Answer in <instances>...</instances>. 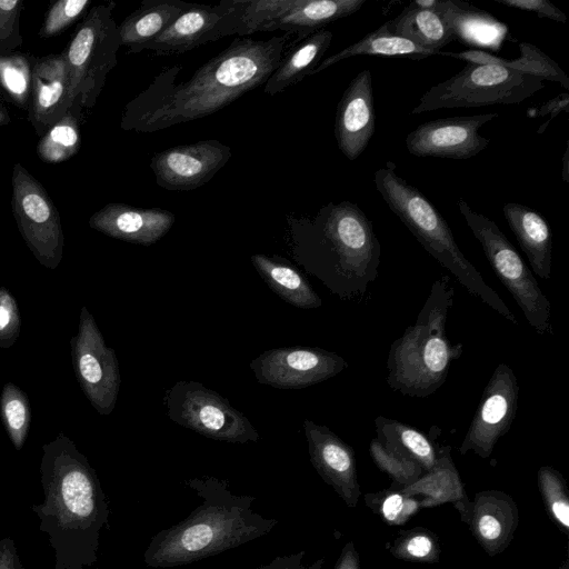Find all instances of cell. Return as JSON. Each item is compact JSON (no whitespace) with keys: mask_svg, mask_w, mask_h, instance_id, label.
I'll return each instance as SVG.
<instances>
[{"mask_svg":"<svg viewBox=\"0 0 569 569\" xmlns=\"http://www.w3.org/2000/svg\"><path fill=\"white\" fill-rule=\"evenodd\" d=\"M289 36L237 38L192 77L176 83L180 66L162 70L123 110L120 127L152 133L211 116L266 83L284 56Z\"/></svg>","mask_w":569,"mask_h":569,"instance_id":"obj_1","label":"cell"},{"mask_svg":"<svg viewBox=\"0 0 569 569\" xmlns=\"http://www.w3.org/2000/svg\"><path fill=\"white\" fill-rule=\"evenodd\" d=\"M186 483L201 503L183 520L153 535L143 552L149 568L203 560L263 537L278 525L254 510V497L233 493L224 480L201 477Z\"/></svg>","mask_w":569,"mask_h":569,"instance_id":"obj_2","label":"cell"},{"mask_svg":"<svg viewBox=\"0 0 569 569\" xmlns=\"http://www.w3.org/2000/svg\"><path fill=\"white\" fill-rule=\"evenodd\" d=\"M453 293L449 276L435 280L416 322L392 342L386 378L392 390L426 398L447 380L451 365L463 352L462 343H451L446 331Z\"/></svg>","mask_w":569,"mask_h":569,"instance_id":"obj_3","label":"cell"},{"mask_svg":"<svg viewBox=\"0 0 569 569\" xmlns=\"http://www.w3.org/2000/svg\"><path fill=\"white\" fill-rule=\"evenodd\" d=\"M316 267L340 298H361L378 276L381 244L372 221L357 203L323 207L313 223Z\"/></svg>","mask_w":569,"mask_h":569,"instance_id":"obj_4","label":"cell"},{"mask_svg":"<svg viewBox=\"0 0 569 569\" xmlns=\"http://www.w3.org/2000/svg\"><path fill=\"white\" fill-rule=\"evenodd\" d=\"M396 163L387 161L373 174L376 189L389 209L420 244L471 295L517 325L516 316L483 280L458 247L446 219L416 187L398 176Z\"/></svg>","mask_w":569,"mask_h":569,"instance_id":"obj_5","label":"cell"},{"mask_svg":"<svg viewBox=\"0 0 569 569\" xmlns=\"http://www.w3.org/2000/svg\"><path fill=\"white\" fill-rule=\"evenodd\" d=\"M542 80L490 64H467L449 79L427 90L410 114L443 108H478L515 104L542 90Z\"/></svg>","mask_w":569,"mask_h":569,"instance_id":"obj_6","label":"cell"},{"mask_svg":"<svg viewBox=\"0 0 569 569\" xmlns=\"http://www.w3.org/2000/svg\"><path fill=\"white\" fill-rule=\"evenodd\" d=\"M457 204L496 276L512 295L530 327L539 335H552L551 305L516 248L487 216L475 211L462 199Z\"/></svg>","mask_w":569,"mask_h":569,"instance_id":"obj_7","label":"cell"},{"mask_svg":"<svg viewBox=\"0 0 569 569\" xmlns=\"http://www.w3.org/2000/svg\"><path fill=\"white\" fill-rule=\"evenodd\" d=\"M114 2L92 7L62 51L69 69L71 96L81 108L94 107L121 47L112 17Z\"/></svg>","mask_w":569,"mask_h":569,"instance_id":"obj_8","label":"cell"},{"mask_svg":"<svg viewBox=\"0 0 569 569\" xmlns=\"http://www.w3.org/2000/svg\"><path fill=\"white\" fill-rule=\"evenodd\" d=\"M164 400L173 422L207 438L231 443L259 440L258 431L242 412L200 382L178 381Z\"/></svg>","mask_w":569,"mask_h":569,"instance_id":"obj_9","label":"cell"},{"mask_svg":"<svg viewBox=\"0 0 569 569\" xmlns=\"http://www.w3.org/2000/svg\"><path fill=\"white\" fill-rule=\"evenodd\" d=\"M11 186L12 213L27 247L42 266L54 270L64 247L54 202L39 180L19 162L13 166Z\"/></svg>","mask_w":569,"mask_h":569,"instance_id":"obj_10","label":"cell"},{"mask_svg":"<svg viewBox=\"0 0 569 569\" xmlns=\"http://www.w3.org/2000/svg\"><path fill=\"white\" fill-rule=\"evenodd\" d=\"M71 355L77 380L84 396L100 415H110L120 390L116 352L107 347L93 316L81 308L78 333L71 338Z\"/></svg>","mask_w":569,"mask_h":569,"instance_id":"obj_11","label":"cell"},{"mask_svg":"<svg viewBox=\"0 0 569 569\" xmlns=\"http://www.w3.org/2000/svg\"><path fill=\"white\" fill-rule=\"evenodd\" d=\"M518 397L516 375L508 365L499 363L482 392L459 452L467 455L471 451L480 458H489L498 440L513 422Z\"/></svg>","mask_w":569,"mask_h":569,"instance_id":"obj_12","label":"cell"},{"mask_svg":"<svg viewBox=\"0 0 569 569\" xmlns=\"http://www.w3.org/2000/svg\"><path fill=\"white\" fill-rule=\"evenodd\" d=\"M256 379L279 389H301L338 375L348 362L338 353L321 348L270 349L250 362Z\"/></svg>","mask_w":569,"mask_h":569,"instance_id":"obj_13","label":"cell"},{"mask_svg":"<svg viewBox=\"0 0 569 569\" xmlns=\"http://www.w3.org/2000/svg\"><path fill=\"white\" fill-rule=\"evenodd\" d=\"M231 148L218 140H200L154 153L150 168L159 187L190 191L209 182L229 161Z\"/></svg>","mask_w":569,"mask_h":569,"instance_id":"obj_14","label":"cell"},{"mask_svg":"<svg viewBox=\"0 0 569 569\" xmlns=\"http://www.w3.org/2000/svg\"><path fill=\"white\" fill-rule=\"evenodd\" d=\"M498 116L490 112L425 122L407 134L406 148L417 157L469 159L488 147L490 139L480 134V128Z\"/></svg>","mask_w":569,"mask_h":569,"instance_id":"obj_15","label":"cell"},{"mask_svg":"<svg viewBox=\"0 0 569 569\" xmlns=\"http://www.w3.org/2000/svg\"><path fill=\"white\" fill-rule=\"evenodd\" d=\"M310 461L349 508H356L361 495L352 447L328 427L303 420Z\"/></svg>","mask_w":569,"mask_h":569,"instance_id":"obj_16","label":"cell"},{"mask_svg":"<svg viewBox=\"0 0 569 569\" xmlns=\"http://www.w3.org/2000/svg\"><path fill=\"white\" fill-rule=\"evenodd\" d=\"M229 36H232L231 20L222 1L214 6L190 3L143 50H150L156 56L180 54Z\"/></svg>","mask_w":569,"mask_h":569,"instance_id":"obj_17","label":"cell"},{"mask_svg":"<svg viewBox=\"0 0 569 569\" xmlns=\"http://www.w3.org/2000/svg\"><path fill=\"white\" fill-rule=\"evenodd\" d=\"M375 128L372 76L366 69L350 81L337 106L335 138L339 150L349 160H356L367 148Z\"/></svg>","mask_w":569,"mask_h":569,"instance_id":"obj_18","label":"cell"},{"mask_svg":"<svg viewBox=\"0 0 569 569\" xmlns=\"http://www.w3.org/2000/svg\"><path fill=\"white\" fill-rule=\"evenodd\" d=\"M73 103L64 54L37 58L28 107V120L36 133L41 137L68 113Z\"/></svg>","mask_w":569,"mask_h":569,"instance_id":"obj_19","label":"cell"},{"mask_svg":"<svg viewBox=\"0 0 569 569\" xmlns=\"http://www.w3.org/2000/svg\"><path fill=\"white\" fill-rule=\"evenodd\" d=\"M176 216L161 208L111 202L89 218L90 228L126 242L150 246L172 228Z\"/></svg>","mask_w":569,"mask_h":569,"instance_id":"obj_20","label":"cell"},{"mask_svg":"<svg viewBox=\"0 0 569 569\" xmlns=\"http://www.w3.org/2000/svg\"><path fill=\"white\" fill-rule=\"evenodd\" d=\"M518 523V507L508 493L491 489L475 495L467 525L486 553L496 556L505 551Z\"/></svg>","mask_w":569,"mask_h":569,"instance_id":"obj_21","label":"cell"},{"mask_svg":"<svg viewBox=\"0 0 569 569\" xmlns=\"http://www.w3.org/2000/svg\"><path fill=\"white\" fill-rule=\"evenodd\" d=\"M400 490L409 497L420 496V508L453 503L461 520L468 523L471 501L453 463L449 446L438 450L437 461L430 470L423 472L415 482L401 487Z\"/></svg>","mask_w":569,"mask_h":569,"instance_id":"obj_22","label":"cell"},{"mask_svg":"<svg viewBox=\"0 0 569 569\" xmlns=\"http://www.w3.org/2000/svg\"><path fill=\"white\" fill-rule=\"evenodd\" d=\"M502 212L535 273L543 280L550 279L552 233L546 219L516 202H506Z\"/></svg>","mask_w":569,"mask_h":569,"instance_id":"obj_23","label":"cell"},{"mask_svg":"<svg viewBox=\"0 0 569 569\" xmlns=\"http://www.w3.org/2000/svg\"><path fill=\"white\" fill-rule=\"evenodd\" d=\"M437 8L451 29L455 39L467 46L498 50L508 27L493 16L461 1L437 0Z\"/></svg>","mask_w":569,"mask_h":569,"instance_id":"obj_24","label":"cell"},{"mask_svg":"<svg viewBox=\"0 0 569 569\" xmlns=\"http://www.w3.org/2000/svg\"><path fill=\"white\" fill-rule=\"evenodd\" d=\"M182 0H143L118 26L121 46L128 53H139L160 36L189 7Z\"/></svg>","mask_w":569,"mask_h":569,"instance_id":"obj_25","label":"cell"},{"mask_svg":"<svg viewBox=\"0 0 569 569\" xmlns=\"http://www.w3.org/2000/svg\"><path fill=\"white\" fill-rule=\"evenodd\" d=\"M332 37L331 31L321 29L292 47L266 81L263 92L274 96L310 76L329 49Z\"/></svg>","mask_w":569,"mask_h":569,"instance_id":"obj_26","label":"cell"},{"mask_svg":"<svg viewBox=\"0 0 569 569\" xmlns=\"http://www.w3.org/2000/svg\"><path fill=\"white\" fill-rule=\"evenodd\" d=\"M367 0H298L273 27L301 41L336 20L357 12Z\"/></svg>","mask_w":569,"mask_h":569,"instance_id":"obj_27","label":"cell"},{"mask_svg":"<svg viewBox=\"0 0 569 569\" xmlns=\"http://www.w3.org/2000/svg\"><path fill=\"white\" fill-rule=\"evenodd\" d=\"M387 22L392 33L437 53L455 40L451 29L437 8V0L430 8L419 7L412 1L400 14Z\"/></svg>","mask_w":569,"mask_h":569,"instance_id":"obj_28","label":"cell"},{"mask_svg":"<svg viewBox=\"0 0 569 569\" xmlns=\"http://www.w3.org/2000/svg\"><path fill=\"white\" fill-rule=\"evenodd\" d=\"M520 56L517 59H505L482 51L467 50L462 52H439V54L457 58L472 63H490L501 66L540 80L556 81L569 90V78L560 66L537 46L519 42Z\"/></svg>","mask_w":569,"mask_h":569,"instance_id":"obj_29","label":"cell"},{"mask_svg":"<svg viewBox=\"0 0 569 569\" xmlns=\"http://www.w3.org/2000/svg\"><path fill=\"white\" fill-rule=\"evenodd\" d=\"M435 54L439 53L425 49L403 37L392 33L388 22H385L377 30L366 34L357 42L321 60L310 76L325 71L332 64L355 56L401 57L417 60Z\"/></svg>","mask_w":569,"mask_h":569,"instance_id":"obj_30","label":"cell"},{"mask_svg":"<svg viewBox=\"0 0 569 569\" xmlns=\"http://www.w3.org/2000/svg\"><path fill=\"white\" fill-rule=\"evenodd\" d=\"M251 262L270 289L286 302L302 309L322 305L308 280L282 259L256 253L251 256Z\"/></svg>","mask_w":569,"mask_h":569,"instance_id":"obj_31","label":"cell"},{"mask_svg":"<svg viewBox=\"0 0 569 569\" xmlns=\"http://www.w3.org/2000/svg\"><path fill=\"white\" fill-rule=\"evenodd\" d=\"M375 428L376 438L390 452L417 462L425 472L435 466L438 450L420 430L383 416L375 419Z\"/></svg>","mask_w":569,"mask_h":569,"instance_id":"obj_32","label":"cell"},{"mask_svg":"<svg viewBox=\"0 0 569 569\" xmlns=\"http://www.w3.org/2000/svg\"><path fill=\"white\" fill-rule=\"evenodd\" d=\"M229 10L232 36L273 31L274 24L298 0H221Z\"/></svg>","mask_w":569,"mask_h":569,"instance_id":"obj_33","label":"cell"},{"mask_svg":"<svg viewBox=\"0 0 569 569\" xmlns=\"http://www.w3.org/2000/svg\"><path fill=\"white\" fill-rule=\"evenodd\" d=\"M80 111L81 107L73 103L68 113L40 137L36 152L42 162L60 163L78 153L81 147Z\"/></svg>","mask_w":569,"mask_h":569,"instance_id":"obj_34","label":"cell"},{"mask_svg":"<svg viewBox=\"0 0 569 569\" xmlns=\"http://www.w3.org/2000/svg\"><path fill=\"white\" fill-rule=\"evenodd\" d=\"M36 61L21 51L0 53V94L22 110L29 107Z\"/></svg>","mask_w":569,"mask_h":569,"instance_id":"obj_35","label":"cell"},{"mask_svg":"<svg viewBox=\"0 0 569 569\" xmlns=\"http://www.w3.org/2000/svg\"><path fill=\"white\" fill-rule=\"evenodd\" d=\"M0 413L10 439L18 449L21 448L30 427V405L28 396L12 382L2 389Z\"/></svg>","mask_w":569,"mask_h":569,"instance_id":"obj_36","label":"cell"},{"mask_svg":"<svg viewBox=\"0 0 569 569\" xmlns=\"http://www.w3.org/2000/svg\"><path fill=\"white\" fill-rule=\"evenodd\" d=\"M538 487L549 515L568 532L569 498L562 475L550 466H542L538 470Z\"/></svg>","mask_w":569,"mask_h":569,"instance_id":"obj_37","label":"cell"},{"mask_svg":"<svg viewBox=\"0 0 569 569\" xmlns=\"http://www.w3.org/2000/svg\"><path fill=\"white\" fill-rule=\"evenodd\" d=\"M397 559L415 562H437L440 548L436 536L426 529L415 528L403 532L390 547Z\"/></svg>","mask_w":569,"mask_h":569,"instance_id":"obj_38","label":"cell"},{"mask_svg":"<svg viewBox=\"0 0 569 569\" xmlns=\"http://www.w3.org/2000/svg\"><path fill=\"white\" fill-rule=\"evenodd\" d=\"M67 508L79 517H89L94 508L91 478L80 467L69 468L61 481Z\"/></svg>","mask_w":569,"mask_h":569,"instance_id":"obj_39","label":"cell"},{"mask_svg":"<svg viewBox=\"0 0 569 569\" xmlns=\"http://www.w3.org/2000/svg\"><path fill=\"white\" fill-rule=\"evenodd\" d=\"M369 453L376 466L401 487L415 482L425 472L417 462L387 450L377 438L371 439Z\"/></svg>","mask_w":569,"mask_h":569,"instance_id":"obj_40","label":"cell"},{"mask_svg":"<svg viewBox=\"0 0 569 569\" xmlns=\"http://www.w3.org/2000/svg\"><path fill=\"white\" fill-rule=\"evenodd\" d=\"M367 500L371 508H377L383 520L391 525H403L420 509V500L418 497H409L401 492V490H389L383 492L379 498L377 495H367Z\"/></svg>","mask_w":569,"mask_h":569,"instance_id":"obj_41","label":"cell"},{"mask_svg":"<svg viewBox=\"0 0 569 569\" xmlns=\"http://www.w3.org/2000/svg\"><path fill=\"white\" fill-rule=\"evenodd\" d=\"M90 0H59L50 7L39 37L51 38L66 30L90 6Z\"/></svg>","mask_w":569,"mask_h":569,"instance_id":"obj_42","label":"cell"},{"mask_svg":"<svg viewBox=\"0 0 569 569\" xmlns=\"http://www.w3.org/2000/svg\"><path fill=\"white\" fill-rule=\"evenodd\" d=\"M22 0H0V53L16 51L22 42L20 16Z\"/></svg>","mask_w":569,"mask_h":569,"instance_id":"obj_43","label":"cell"},{"mask_svg":"<svg viewBox=\"0 0 569 569\" xmlns=\"http://www.w3.org/2000/svg\"><path fill=\"white\" fill-rule=\"evenodd\" d=\"M19 333L20 312L16 299L4 287H0V347H11Z\"/></svg>","mask_w":569,"mask_h":569,"instance_id":"obj_44","label":"cell"},{"mask_svg":"<svg viewBox=\"0 0 569 569\" xmlns=\"http://www.w3.org/2000/svg\"><path fill=\"white\" fill-rule=\"evenodd\" d=\"M497 3L510 8L535 12L540 18H547L557 22L567 21L566 13L549 0H493Z\"/></svg>","mask_w":569,"mask_h":569,"instance_id":"obj_45","label":"cell"},{"mask_svg":"<svg viewBox=\"0 0 569 569\" xmlns=\"http://www.w3.org/2000/svg\"><path fill=\"white\" fill-rule=\"evenodd\" d=\"M569 94L567 91L559 93L551 98L536 111L537 117L551 116L537 130L538 133H542L548 127L549 122L557 117L561 111L568 112Z\"/></svg>","mask_w":569,"mask_h":569,"instance_id":"obj_46","label":"cell"},{"mask_svg":"<svg viewBox=\"0 0 569 569\" xmlns=\"http://www.w3.org/2000/svg\"><path fill=\"white\" fill-rule=\"evenodd\" d=\"M305 551H298L290 555L278 556L266 565L252 569H305Z\"/></svg>","mask_w":569,"mask_h":569,"instance_id":"obj_47","label":"cell"},{"mask_svg":"<svg viewBox=\"0 0 569 569\" xmlns=\"http://www.w3.org/2000/svg\"><path fill=\"white\" fill-rule=\"evenodd\" d=\"M333 569H361L359 555L352 541L345 545Z\"/></svg>","mask_w":569,"mask_h":569,"instance_id":"obj_48","label":"cell"},{"mask_svg":"<svg viewBox=\"0 0 569 569\" xmlns=\"http://www.w3.org/2000/svg\"><path fill=\"white\" fill-rule=\"evenodd\" d=\"M11 122L10 114L8 113L4 106L0 102V127L9 124Z\"/></svg>","mask_w":569,"mask_h":569,"instance_id":"obj_49","label":"cell"},{"mask_svg":"<svg viewBox=\"0 0 569 569\" xmlns=\"http://www.w3.org/2000/svg\"><path fill=\"white\" fill-rule=\"evenodd\" d=\"M562 163H563V166H562V178L567 182L568 181V143H567V147H566V150H565Z\"/></svg>","mask_w":569,"mask_h":569,"instance_id":"obj_50","label":"cell"},{"mask_svg":"<svg viewBox=\"0 0 569 569\" xmlns=\"http://www.w3.org/2000/svg\"><path fill=\"white\" fill-rule=\"evenodd\" d=\"M323 565V558H320L312 562L310 566L306 567L305 569H321Z\"/></svg>","mask_w":569,"mask_h":569,"instance_id":"obj_51","label":"cell"}]
</instances>
